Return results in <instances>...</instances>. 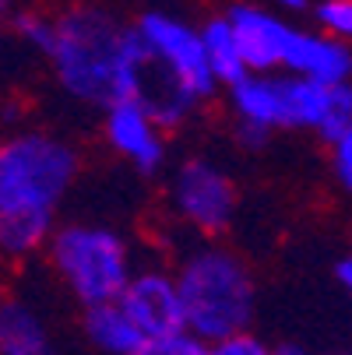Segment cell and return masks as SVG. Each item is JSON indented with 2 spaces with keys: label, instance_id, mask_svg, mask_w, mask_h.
<instances>
[{
  "label": "cell",
  "instance_id": "cell-1",
  "mask_svg": "<svg viewBox=\"0 0 352 355\" xmlns=\"http://www.w3.org/2000/svg\"><path fill=\"white\" fill-rule=\"evenodd\" d=\"M78 173V148L53 130H18L0 141V257L25 261L49 243Z\"/></svg>",
  "mask_w": 352,
  "mask_h": 355
},
{
  "label": "cell",
  "instance_id": "cell-2",
  "mask_svg": "<svg viewBox=\"0 0 352 355\" xmlns=\"http://www.w3.org/2000/svg\"><path fill=\"white\" fill-rule=\"evenodd\" d=\"M46 60L64 95L103 110L134 103L148 67L134 25L95 4H78L53 18Z\"/></svg>",
  "mask_w": 352,
  "mask_h": 355
},
{
  "label": "cell",
  "instance_id": "cell-3",
  "mask_svg": "<svg viewBox=\"0 0 352 355\" xmlns=\"http://www.w3.org/2000/svg\"><path fill=\"white\" fill-rule=\"evenodd\" d=\"M176 292L183 302V331L205 348L250 334L258 285L250 264L222 243H201L187 250L176 271Z\"/></svg>",
  "mask_w": 352,
  "mask_h": 355
},
{
  "label": "cell",
  "instance_id": "cell-4",
  "mask_svg": "<svg viewBox=\"0 0 352 355\" xmlns=\"http://www.w3.org/2000/svg\"><path fill=\"white\" fill-rule=\"evenodd\" d=\"M46 257L57 282L81 302V306H99L113 302L134 278V250L106 222H64L53 229L46 243Z\"/></svg>",
  "mask_w": 352,
  "mask_h": 355
},
{
  "label": "cell",
  "instance_id": "cell-5",
  "mask_svg": "<svg viewBox=\"0 0 352 355\" xmlns=\"http://www.w3.org/2000/svg\"><path fill=\"white\" fill-rule=\"evenodd\" d=\"M134 32L144 46L148 64L162 78H169L183 95H190L197 106L219 95V81L205 57V42L190 21L169 11H144L134 21Z\"/></svg>",
  "mask_w": 352,
  "mask_h": 355
},
{
  "label": "cell",
  "instance_id": "cell-6",
  "mask_svg": "<svg viewBox=\"0 0 352 355\" xmlns=\"http://www.w3.org/2000/svg\"><path fill=\"white\" fill-rule=\"evenodd\" d=\"M240 193L229 169L215 159L194 155L176 166L169 180V208L173 215L201 236H219L236 218Z\"/></svg>",
  "mask_w": 352,
  "mask_h": 355
},
{
  "label": "cell",
  "instance_id": "cell-7",
  "mask_svg": "<svg viewBox=\"0 0 352 355\" xmlns=\"http://www.w3.org/2000/svg\"><path fill=\"white\" fill-rule=\"evenodd\" d=\"M117 302L141 327L144 341L169 338V334L183 331V302H180V292H176V278L162 268L134 271V278L127 282V288L120 292Z\"/></svg>",
  "mask_w": 352,
  "mask_h": 355
},
{
  "label": "cell",
  "instance_id": "cell-8",
  "mask_svg": "<svg viewBox=\"0 0 352 355\" xmlns=\"http://www.w3.org/2000/svg\"><path fill=\"white\" fill-rule=\"evenodd\" d=\"M226 21L236 32L240 42V53L250 74H275L282 71V53H285V42L292 35V21L282 18L271 8L261 4H250V0H236L226 11Z\"/></svg>",
  "mask_w": 352,
  "mask_h": 355
},
{
  "label": "cell",
  "instance_id": "cell-9",
  "mask_svg": "<svg viewBox=\"0 0 352 355\" xmlns=\"http://www.w3.org/2000/svg\"><path fill=\"white\" fill-rule=\"evenodd\" d=\"M106 144L124 162H131L141 176H156L166 166V130H159L137 103H117L103 116Z\"/></svg>",
  "mask_w": 352,
  "mask_h": 355
},
{
  "label": "cell",
  "instance_id": "cell-10",
  "mask_svg": "<svg viewBox=\"0 0 352 355\" xmlns=\"http://www.w3.org/2000/svg\"><path fill=\"white\" fill-rule=\"evenodd\" d=\"M282 71L292 78H307L314 85L324 88H342L352 85V46L324 35V32H310V28H292L285 53H282Z\"/></svg>",
  "mask_w": 352,
  "mask_h": 355
},
{
  "label": "cell",
  "instance_id": "cell-11",
  "mask_svg": "<svg viewBox=\"0 0 352 355\" xmlns=\"http://www.w3.org/2000/svg\"><path fill=\"white\" fill-rule=\"evenodd\" d=\"M0 355H57L46 313L22 295L0 299Z\"/></svg>",
  "mask_w": 352,
  "mask_h": 355
},
{
  "label": "cell",
  "instance_id": "cell-12",
  "mask_svg": "<svg viewBox=\"0 0 352 355\" xmlns=\"http://www.w3.org/2000/svg\"><path fill=\"white\" fill-rule=\"evenodd\" d=\"M229 110L236 123L254 130H282V78L278 74H246L229 88Z\"/></svg>",
  "mask_w": 352,
  "mask_h": 355
},
{
  "label": "cell",
  "instance_id": "cell-13",
  "mask_svg": "<svg viewBox=\"0 0 352 355\" xmlns=\"http://www.w3.org/2000/svg\"><path fill=\"white\" fill-rule=\"evenodd\" d=\"M81 331L85 341L99 352V355H134L144 345L141 327L127 317V310L120 302H99V306H88L81 317Z\"/></svg>",
  "mask_w": 352,
  "mask_h": 355
},
{
  "label": "cell",
  "instance_id": "cell-14",
  "mask_svg": "<svg viewBox=\"0 0 352 355\" xmlns=\"http://www.w3.org/2000/svg\"><path fill=\"white\" fill-rule=\"evenodd\" d=\"M282 78V130H314L321 134L331 116V92L324 85H314L307 78Z\"/></svg>",
  "mask_w": 352,
  "mask_h": 355
},
{
  "label": "cell",
  "instance_id": "cell-15",
  "mask_svg": "<svg viewBox=\"0 0 352 355\" xmlns=\"http://www.w3.org/2000/svg\"><path fill=\"white\" fill-rule=\"evenodd\" d=\"M197 32H201V42H205V57H208V67H212L219 88H233L236 81H243L250 74L246 64H243V53H240L236 32L226 21V15L208 18Z\"/></svg>",
  "mask_w": 352,
  "mask_h": 355
},
{
  "label": "cell",
  "instance_id": "cell-16",
  "mask_svg": "<svg viewBox=\"0 0 352 355\" xmlns=\"http://www.w3.org/2000/svg\"><path fill=\"white\" fill-rule=\"evenodd\" d=\"M314 18L324 35L352 46V0H321L314 8Z\"/></svg>",
  "mask_w": 352,
  "mask_h": 355
},
{
  "label": "cell",
  "instance_id": "cell-17",
  "mask_svg": "<svg viewBox=\"0 0 352 355\" xmlns=\"http://www.w3.org/2000/svg\"><path fill=\"white\" fill-rule=\"evenodd\" d=\"M15 35L22 42H28L32 49H39V53H46L49 39H53V18H46L39 11H18L15 15Z\"/></svg>",
  "mask_w": 352,
  "mask_h": 355
},
{
  "label": "cell",
  "instance_id": "cell-18",
  "mask_svg": "<svg viewBox=\"0 0 352 355\" xmlns=\"http://www.w3.org/2000/svg\"><path fill=\"white\" fill-rule=\"evenodd\" d=\"M342 134H352V85H342L331 92V116L321 130V137L331 144L338 141Z\"/></svg>",
  "mask_w": 352,
  "mask_h": 355
},
{
  "label": "cell",
  "instance_id": "cell-19",
  "mask_svg": "<svg viewBox=\"0 0 352 355\" xmlns=\"http://www.w3.org/2000/svg\"><path fill=\"white\" fill-rule=\"evenodd\" d=\"M134 355H205V345L197 338H190L187 331H180V334H169V338L144 341Z\"/></svg>",
  "mask_w": 352,
  "mask_h": 355
},
{
  "label": "cell",
  "instance_id": "cell-20",
  "mask_svg": "<svg viewBox=\"0 0 352 355\" xmlns=\"http://www.w3.org/2000/svg\"><path fill=\"white\" fill-rule=\"evenodd\" d=\"M331 169L345 197H352V134H342L338 141H331Z\"/></svg>",
  "mask_w": 352,
  "mask_h": 355
},
{
  "label": "cell",
  "instance_id": "cell-21",
  "mask_svg": "<svg viewBox=\"0 0 352 355\" xmlns=\"http://www.w3.org/2000/svg\"><path fill=\"white\" fill-rule=\"evenodd\" d=\"M205 355H271V348L265 341H258L254 334H240L233 341H222V345L205 348Z\"/></svg>",
  "mask_w": 352,
  "mask_h": 355
},
{
  "label": "cell",
  "instance_id": "cell-22",
  "mask_svg": "<svg viewBox=\"0 0 352 355\" xmlns=\"http://www.w3.org/2000/svg\"><path fill=\"white\" fill-rule=\"evenodd\" d=\"M233 137H236V144H240V148H246V151H258V148H265V144H268V134H265V130L243 127V123H236Z\"/></svg>",
  "mask_w": 352,
  "mask_h": 355
},
{
  "label": "cell",
  "instance_id": "cell-23",
  "mask_svg": "<svg viewBox=\"0 0 352 355\" xmlns=\"http://www.w3.org/2000/svg\"><path fill=\"white\" fill-rule=\"evenodd\" d=\"M335 275H338V285H342V288L349 292V299H352V253H349V257H342V261H338Z\"/></svg>",
  "mask_w": 352,
  "mask_h": 355
},
{
  "label": "cell",
  "instance_id": "cell-24",
  "mask_svg": "<svg viewBox=\"0 0 352 355\" xmlns=\"http://www.w3.org/2000/svg\"><path fill=\"white\" fill-rule=\"evenodd\" d=\"M268 4H275L278 11H296L299 15V11L310 8V0H268Z\"/></svg>",
  "mask_w": 352,
  "mask_h": 355
},
{
  "label": "cell",
  "instance_id": "cell-25",
  "mask_svg": "<svg viewBox=\"0 0 352 355\" xmlns=\"http://www.w3.org/2000/svg\"><path fill=\"white\" fill-rule=\"evenodd\" d=\"M271 355H310V352L299 345H278V348H271Z\"/></svg>",
  "mask_w": 352,
  "mask_h": 355
},
{
  "label": "cell",
  "instance_id": "cell-26",
  "mask_svg": "<svg viewBox=\"0 0 352 355\" xmlns=\"http://www.w3.org/2000/svg\"><path fill=\"white\" fill-rule=\"evenodd\" d=\"M8 11H11V0H0V25H4V18H8Z\"/></svg>",
  "mask_w": 352,
  "mask_h": 355
},
{
  "label": "cell",
  "instance_id": "cell-27",
  "mask_svg": "<svg viewBox=\"0 0 352 355\" xmlns=\"http://www.w3.org/2000/svg\"><path fill=\"white\" fill-rule=\"evenodd\" d=\"M338 355H352V352H338Z\"/></svg>",
  "mask_w": 352,
  "mask_h": 355
}]
</instances>
